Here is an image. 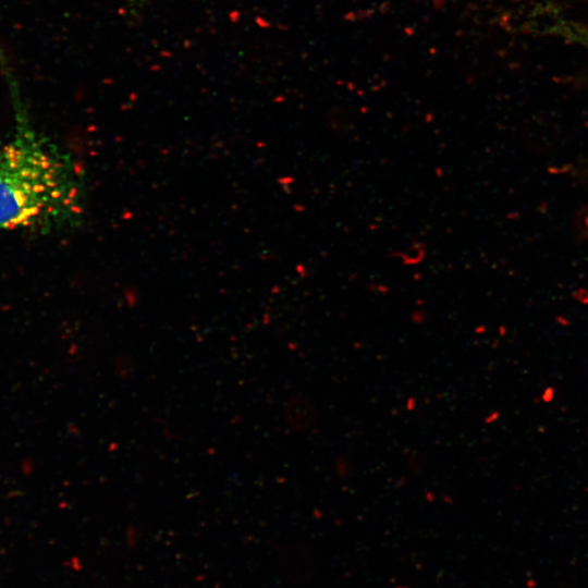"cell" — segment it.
Wrapping results in <instances>:
<instances>
[{
    "label": "cell",
    "mask_w": 588,
    "mask_h": 588,
    "mask_svg": "<svg viewBox=\"0 0 588 588\" xmlns=\"http://www.w3.org/2000/svg\"><path fill=\"white\" fill-rule=\"evenodd\" d=\"M86 199L81 164L21 118L0 142V232L72 229L84 217Z\"/></svg>",
    "instance_id": "6da1fadb"
},
{
    "label": "cell",
    "mask_w": 588,
    "mask_h": 588,
    "mask_svg": "<svg viewBox=\"0 0 588 588\" xmlns=\"http://www.w3.org/2000/svg\"><path fill=\"white\" fill-rule=\"evenodd\" d=\"M285 420L295 430L308 429L314 420V408L307 400L293 399L285 408Z\"/></svg>",
    "instance_id": "7a4b0ae2"
},
{
    "label": "cell",
    "mask_w": 588,
    "mask_h": 588,
    "mask_svg": "<svg viewBox=\"0 0 588 588\" xmlns=\"http://www.w3.org/2000/svg\"><path fill=\"white\" fill-rule=\"evenodd\" d=\"M115 368L118 375L124 379L130 378L134 373V360L130 356H119L117 359Z\"/></svg>",
    "instance_id": "3957f363"
},
{
    "label": "cell",
    "mask_w": 588,
    "mask_h": 588,
    "mask_svg": "<svg viewBox=\"0 0 588 588\" xmlns=\"http://www.w3.org/2000/svg\"><path fill=\"white\" fill-rule=\"evenodd\" d=\"M147 0H127V9L128 11L136 13L145 3Z\"/></svg>",
    "instance_id": "277c9868"
},
{
    "label": "cell",
    "mask_w": 588,
    "mask_h": 588,
    "mask_svg": "<svg viewBox=\"0 0 588 588\" xmlns=\"http://www.w3.org/2000/svg\"><path fill=\"white\" fill-rule=\"evenodd\" d=\"M396 588H407V587H405V586H399V587H396Z\"/></svg>",
    "instance_id": "5b68a950"
}]
</instances>
